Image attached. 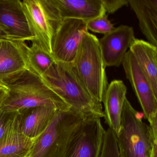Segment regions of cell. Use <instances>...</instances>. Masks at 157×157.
Instances as JSON below:
<instances>
[{
    "label": "cell",
    "instance_id": "6da1fadb",
    "mask_svg": "<svg viewBox=\"0 0 157 157\" xmlns=\"http://www.w3.org/2000/svg\"><path fill=\"white\" fill-rule=\"evenodd\" d=\"M41 78L71 109L84 119L104 117L101 103L90 94L73 63L56 62Z\"/></svg>",
    "mask_w": 157,
    "mask_h": 157
},
{
    "label": "cell",
    "instance_id": "7a4b0ae2",
    "mask_svg": "<svg viewBox=\"0 0 157 157\" xmlns=\"http://www.w3.org/2000/svg\"><path fill=\"white\" fill-rule=\"evenodd\" d=\"M9 94L0 108L18 112L25 108L51 106L58 111L70 109V106L51 90L40 76L28 69L3 84Z\"/></svg>",
    "mask_w": 157,
    "mask_h": 157
},
{
    "label": "cell",
    "instance_id": "3957f363",
    "mask_svg": "<svg viewBox=\"0 0 157 157\" xmlns=\"http://www.w3.org/2000/svg\"><path fill=\"white\" fill-rule=\"evenodd\" d=\"M143 113L138 112L125 99L117 142L120 157H150L157 132L142 120Z\"/></svg>",
    "mask_w": 157,
    "mask_h": 157
},
{
    "label": "cell",
    "instance_id": "277c9868",
    "mask_svg": "<svg viewBox=\"0 0 157 157\" xmlns=\"http://www.w3.org/2000/svg\"><path fill=\"white\" fill-rule=\"evenodd\" d=\"M73 64L90 94L101 103L109 84L99 40L95 35L89 32L84 34Z\"/></svg>",
    "mask_w": 157,
    "mask_h": 157
},
{
    "label": "cell",
    "instance_id": "5b68a950",
    "mask_svg": "<svg viewBox=\"0 0 157 157\" xmlns=\"http://www.w3.org/2000/svg\"><path fill=\"white\" fill-rule=\"evenodd\" d=\"M84 120L71 109L59 112L26 157H63L74 131Z\"/></svg>",
    "mask_w": 157,
    "mask_h": 157
},
{
    "label": "cell",
    "instance_id": "8992f818",
    "mask_svg": "<svg viewBox=\"0 0 157 157\" xmlns=\"http://www.w3.org/2000/svg\"><path fill=\"white\" fill-rule=\"evenodd\" d=\"M22 2L33 41L52 56L53 38L62 21L57 9L52 0H24Z\"/></svg>",
    "mask_w": 157,
    "mask_h": 157
},
{
    "label": "cell",
    "instance_id": "52a82bcc",
    "mask_svg": "<svg viewBox=\"0 0 157 157\" xmlns=\"http://www.w3.org/2000/svg\"><path fill=\"white\" fill-rule=\"evenodd\" d=\"M101 119H85L78 127L63 157H100L105 132Z\"/></svg>",
    "mask_w": 157,
    "mask_h": 157
},
{
    "label": "cell",
    "instance_id": "ba28073f",
    "mask_svg": "<svg viewBox=\"0 0 157 157\" xmlns=\"http://www.w3.org/2000/svg\"><path fill=\"white\" fill-rule=\"evenodd\" d=\"M87 32L86 21L78 19H63L52 43V56L56 62L73 63L83 35Z\"/></svg>",
    "mask_w": 157,
    "mask_h": 157
},
{
    "label": "cell",
    "instance_id": "9c48e42d",
    "mask_svg": "<svg viewBox=\"0 0 157 157\" xmlns=\"http://www.w3.org/2000/svg\"><path fill=\"white\" fill-rule=\"evenodd\" d=\"M123 67L143 111V117L148 122L157 117V95L149 81L135 58L128 50L122 62Z\"/></svg>",
    "mask_w": 157,
    "mask_h": 157
},
{
    "label": "cell",
    "instance_id": "30bf717a",
    "mask_svg": "<svg viewBox=\"0 0 157 157\" xmlns=\"http://www.w3.org/2000/svg\"><path fill=\"white\" fill-rule=\"evenodd\" d=\"M25 42L0 36V85L30 69Z\"/></svg>",
    "mask_w": 157,
    "mask_h": 157
},
{
    "label": "cell",
    "instance_id": "8fae6325",
    "mask_svg": "<svg viewBox=\"0 0 157 157\" xmlns=\"http://www.w3.org/2000/svg\"><path fill=\"white\" fill-rule=\"evenodd\" d=\"M0 29L10 39L33 41L21 1L0 0Z\"/></svg>",
    "mask_w": 157,
    "mask_h": 157
},
{
    "label": "cell",
    "instance_id": "7c38bea8",
    "mask_svg": "<svg viewBox=\"0 0 157 157\" xmlns=\"http://www.w3.org/2000/svg\"><path fill=\"white\" fill-rule=\"evenodd\" d=\"M135 39L133 28L126 25H120L105 35L99 44L105 67L120 66Z\"/></svg>",
    "mask_w": 157,
    "mask_h": 157
},
{
    "label": "cell",
    "instance_id": "4fadbf2b",
    "mask_svg": "<svg viewBox=\"0 0 157 157\" xmlns=\"http://www.w3.org/2000/svg\"><path fill=\"white\" fill-rule=\"evenodd\" d=\"M59 112L56 108L48 106L21 110L17 115L20 129L26 136L37 139L47 128Z\"/></svg>",
    "mask_w": 157,
    "mask_h": 157
},
{
    "label": "cell",
    "instance_id": "5bb4252c",
    "mask_svg": "<svg viewBox=\"0 0 157 157\" xmlns=\"http://www.w3.org/2000/svg\"><path fill=\"white\" fill-rule=\"evenodd\" d=\"M127 87L122 80H114L108 85L102 102L104 118L116 135L119 132L122 113L126 99Z\"/></svg>",
    "mask_w": 157,
    "mask_h": 157
},
{
    "label": "cell",
    "instance_id": "9a60e30c",
    "mask_svg": "<svg viewBox=\"0 0 157 157\" xmlns=\"http://www.w3.org/2000/svg\"><path fill=\"white\" fill-rule=\"evenodd\" d=\"M62 20L87 21L106 14L102 0H52Z\"/></svg>",
    "mask_w": 157,
    "mask_h": 157
},
{
    "label": "cell",
    "instance_id": "2e32d148",
    "mask_svg": "<svg viewBox=\"0 0 157 157\" xmlns=\"http://www.w3.org/2000/svg\"><path fill=\"white\" fill-rule=\"evenodd\" d=\"M17 115L10 122L0 139V157H26L38 139L30 138L22 133Z\"/></svg>",
    "mask_w": 157,
    "mask_h": 157
},
{
    "label": "cell",
    "instance_id": "e0dca14e",
    "mask_svg": "<svg viewBox=\"0 0 157 157\" xmlns=\"http://www.w3.org/2000/svg\"><path fill=\"white\" fill-rule=\"evenodd\" d=\"M129 48L157 95V47L136 38Z\"/></svg>",
    "mask_w": 157,
    "mask_h": 157
},
{
    "label": "cell",
    "instance_id": "ac0fdd59",
    "mask_svg": "<svg viewBox=\"0 0 157 157\" xmlns=\"http://www.w3.org/2000/svg\"><path fill=\"white\" fill-rule=\"evenodd\" d=\"M149 43L157 47V0H128Z\"/></svg>",
    "mask_w": 157,
    "mask_h": 157
},
{
    "label": "cell",
    "instance_id": "d6986e66",
    "mask_svg": "<svg viewBox=\"0 0 157 157\" xmlns=\"http://www.w3.org/2000/svg\"><path fill=\"white\" fill-rule=\"evenodd\" d=\"M27 48V58L29 68L43 77L56 63L53 57L45 51L35 42Z\"/></svg>",
    "mask_w": 157,
    "mask_h": 157
},
{
    "label": "cell",
    "instance_id": "ffe728a7",
    "mask_svg": "<svg viewBox=\"0 0 157 157\" xmlns=\"http://www.w3.org/2000/svg\"><path fill=\"white\" fill-rule=\"evenodd\" d=\"M100 157H120L115 133L109 128L105 130Z\"/></svg>",
    "mask_w": 157,
    "mask_h": 157
},
{
    "label": "cell",
    "instance_id": "44dd1931",
    "mask_svg": "<svg viewBox=\"0 0 157 157\" xmlns=\"http://www.w3.org/2000/svg\"><path fill=\"white\" fill-rule=\"evenodd\" d=\"M86 25L88 30L104 35L112 32L115 28L108 20L106 14L87 21Z\"/></svg>",
    "mask_w": 157,
    "mask_h": 157
},
{
    "label": "cell",
    "instance_id": "7402d4cb",
    "mask_svg": "<svg viewBox=\"0 0 157 157\" xmlns=\"http://www.w3.org/2000/svg\"><path fill=\"white\" fill-rule=\"evenodd\" d=\"M18 114V112H10L0 108V139L6 132L8 125Z\"/></svg>",
    "mask_w": 157,
    "mask_h": 157
},
{
    "label": "cell",
    "instance_id": "603a6c76",
    "mask_svg": "<svg viewBox=\"0 0 157 157\" xmlns=\"http://www.w3.org/2000/svg\"><path fill=\"white\" fill-rule=\"evenodd\" d=\"M102 2L106 13L111 14L128 4V0H102Z\"/></svg>",
    "mask_w": 157,
    "mask_h": 157
},
{
    "label": "cell",
    "instance_id": "cb8c5ba5",
    "mask_svg": "<svg viewBox=\"0 0 157 157\" xmlns=\"http://www.w3.org/2000/svg\"><path fill=\"white\" fill-rule=\"evenodd\" d=\"M9 94L8 89L4 85H0V106L6 100Z\"/></svg>",
    "mask_w": 157,
    "mask_h": 157
},
{
    "label": "cell",
    "instance_id": "d4e9b609",
    "mask_svg": "<svg viewBox=\"0 0 157 157\" xmlns=\"http://www.w3.org/2000/svg\"><path fill=\"white\" fill-rule=\"evenodd\" d=\"M0 36H3V37H6V36L4 34V33L1 31V30L0 29Z\"/></svg>",
    "mask_w": 157,
    "mask_h": 157
}]
</instances>
